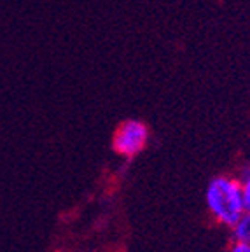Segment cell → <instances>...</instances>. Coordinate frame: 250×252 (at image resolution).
Returning a JSON list of instances; mask_svg holds the SVG:
<instances>
[{"label": "cell", "mask_w": 250, "mask_h": 252, "mask_svg": "<svg viewBox=\"0 0 250 252\" xmlns=\"http://www.w3.org/2000/svg\"><path fill=\"white\" fill-rule=\"evenodd\" d=\"M227 252H250V242L233 240L227 247Z\"/></svg>", "instance_id": "5"}, {"label": "cell", "mask_w": 250, "mask_h": 252, "mask_svg": "<svg viewBox=\"0 0 250 252\" xmlns=\"http://www.w3.org/2000/svg\"><path fill=\"white\" fill-rule=\"evenodd\" d=\"M238 181H240V188H242L243 201H245V209L249 210L250 209V166L243 168Z\"/></svg>", "instance_id": "4"}, {"label": "cell", "mask_w": 250, "mask_h": 252, "mask_svg": "<svg viewBox=\"0 0 250 252\" xmlns=\"http://www.w3.org/2000/svg\"><path fill=\"white\" fill-rule=\"evenodd\" d=\"M149 137H151V131L144 121L126 119L114 131L112 149L121 158H135L147 147Z\"/></svg>", "instance_id": "2"}, {"label": "cell", "mask_w": 250, "mask_h": 252, "mask_svg": "<svg viewBox=\"0 0 250 252\" xmlns=\"http://www.w3.org/2000/svg\"><path fill=\"white\" fill-rule=\"evenodd\" d=\"M205 201L212 219L224 228H233L247 210L238 177L231 175L212 179L205 191Z\"/></svg>", "instance_id": "1"}, {"label": "cell", "mask_w": 250, "mask_h": 252, "mask_svg": "<svg viewBox=\"0 0 250 252\" xmlns=\"http://www.w3.org/2000/svg\"><path fill=\"white\" fill-rule=\"evenodd\" d=\"M231 231H233V240L250 242V209L243 212V216L231 228Z\"/></svg>", "instance_id": "3"}]
</instances>
